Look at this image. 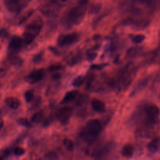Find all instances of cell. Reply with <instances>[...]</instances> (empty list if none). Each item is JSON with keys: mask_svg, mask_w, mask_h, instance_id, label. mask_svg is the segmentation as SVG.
<instances>
[{"mask_svg": "<svg viewBox=\"0 0 160 160\" xmlns=\"http://www.w3.org/2000/svg\"><path fill=\"white\" fill-rule=\"evenodd\" d=\"M86 4L87 0H81L77 6L72 8L67 13L65 19L68 24H77L82 20L85 13Z\"/></svg>", "mask_w": 160, "mask_h": 160, "instance_id": "obj_1", "label": "cell"}, {"mask_svg": "<svg viewBox=\"0 0 160 160\" xmlns=\"http://www.w3.org/2000/svg\"><path fill=\"white\" fill-rule=\"evenodd\" d=\"M42 28V21L40 19H36L29 24L23 34L24 41L27 44L32 42L39 34Z\"/></svg>", "mask_w": 160, "mask_h": 160, "instance_id": "obj_2", "label": "cell"}, {"mask_svg": "<svg viewBox=\"0 0 160 160\" xmlns=\"http://www.w3.org/2000/svg\"><path fill=\"white\" fill-rule=\"evenodd\" d=\"M29 0H5L4 4L11 12H17L20 11L28 4Z\"/></svg>", "mask_w": 160, "mask_h": 160, "instance_id": "obj_3", "label": "cell"}, {"mask_svg": "<svg viewBox=\"0 0 160 160\" xmlns=\"http://www.w3.org/2000/svg\"><path fill=\"white\" fill-rule=\"evenodd\" d=\"M79 39L78 34L76 33H71L61 36L59 38L58 43L60 46H67L71 45Z\"/></svg>", "mask_w": 160, "mask_h": 160, "instance_id": "obj_4", "label": "cell"}, {"mask_svg": "<svg viewBox=\"0 0 160 160\" xmlns=\"http://www.w3.org/2000/svg\"><path fill=\"white\" fill-rule=\"evenodd\" d=\"M86 128L87 132L92 136H94L101 131V124L98 119H90L86 122Z\"/></svg>", "mask_w": 160, "mask_h": 160, "instance_id": "obj_5", "label": "cell"}, {"mask_svg": "<svg viewBox=\"0 0 160 160\" xmlns=\"http://www.w3.org/2000/svg\"><path fill=\"white\" fill-rule=\"evenodd\" d=\"M72 113V109L68 106L63 107L56 112L57 119L62 123H66Z\"/></svg>", "mask_w": 160, "mask_h": 160, "instance_id": "obj_6", "label": "cell"}, {"mask_svg": "<svg viewBox=\"0 0 160 160\" xmlns=\"http://www.w3.org/2000/svg\"><path fill=\"white\" fill-rule=\"evenodd\" d=\"M44 74V71L43 69H38L32 71L29 75H28L26 77L25 80L29 83H35L41 80L43 78Z\"/></svg>", "mask_w": 160, "mask_h": 160, "instance_id": "obj_7", "label": "cell"}, {"mask_svg": "<svg viewBox=\"0 0 160 160\" xmlns=\"http://www.w3.org/2000/svg\"><path fill=\"white\" fill-rule=\"evenodd\" d=\"M145 112L149 120L154 121L159 116L160 110L157 106L154 104H149L146 107Z\"/></svg>", "mask_w": 160, "mask_h": 160, "instance_id": "obj_8", "label": "cell"}, {"mask_svg": "<svg viewBox=\"0 0 160 160\" xmlns=\"http://www.w3.org/2000/svg\"><path fill=\"white\" fill-rule=\"evenodd\" d=\"M22 42L23 41L21 38L18 37L14 38L9 44V49L12 52L18 51L21 48Z\"/></svg>", "mask_w": 160, "mask_h": 160, "instance_id": "obj_9", "label": "cell"}, {"mask_svg": "<svg viewBox=\"0 0 160 160\" xmlns=\"http://www.w3.org/2000/svg\"><path fill=\"white\" fill-rule=\"evenodd\" d=\"M6 104L11 109H16L20 106V101L19 99L14 97H9L5 99Z\"/></svg>", "mask_w": 160, "mask_h": 160, "instance_id": "obj_10", "label": "cell"}, {"mask_svg": "<svg viewBox=\"0 0 160 160\" xmlns=\"http://www.w3.org/2000/svg\"><path fill=\"white\" fill-rule=\"evenodd\" d=\"M91 106L93 109L98 112H102L104 111L105 106L103 102L99 99H93L91 102Z\"/></svg>", "mask_w": 160, "mask_h": 160, "instance_id": "obj_11", "label": "cell"}, {"mask_svg": "<svg viewBox=\"0 0 160 160\" xmlns=\"http://www.w3.org/2000/svg\"><path fill=\"white\" fill-rule=\"evenodd\" d=\"M77 94H78V91L76 90L68 92L66 94V95L64 96V98L62 99L61 103L65 104V103H68V102L72 101L75 98Z\"/></svg>", "mask_w": 160, "mask_h": 160, "instance_id": "obj_12", "label": "cell"}, {"mask_svg": "<svg viewBox=\"0 0 160 160\" xmlns=\"http://www.w3.org/2000/svg\"><path fill=\"white\" fill-rule=\"evenodd\" d=\"M134 152V148L132 147V146H131V144H126L125 145L123 148L122 149V154L123 156L124 157H131Z\"/></svg>", "mask_w": 160, "mask_h": 160, "instance_id": "obj_13", "label": "cell"}, {"mask_svg": "<svg viewBox=\"0 0 160 160\" xmlns=\"http://www.w3.org/2000/svg\"><path fill=\"white\" fill-rule=\"evenodd\" d=\"M160 145V139L159 138H156L153 139L148 144V148L151 151L154 152L158 150Z\"/></svg>", "mask_w": 160, "mask_h": 160, "instance_id": "obj_14", "label": "cell"}, {"mask_svg": "<svg viewBox=\"0 0 160 160\" xmlns=\"http://www.w3.org/2000/svg\"><path fill=\"white\" fill-rule=\"evenodd\" d=\"M63 144L65 148L69 151H72L74 149V144L73 141L70 139L65 138L63 140Z\"/></svg>", "mask_w": 160, "mask_h": 160, "instance_id": "obj_15", "label": "cell"}, {"mask_svg": "<svg viewBox=\"0 0 160 160\" xmlns=\"http://www.w3.org/2000/svg\"><path fill=\"white\" fill-rule=\"evenodd\" d=\"M9 60L11 64L15 66H19L22 64V60L19 57H18L16 56L11 55L9 58Z\"/></svg>", "mask_w": 160, "mask_h": 160, "instance_id": "obj_16", "label": "cell"}, {"mask_svg": "<svg viewBox=\"0 0 160 160\" xmlns=\"http://www.w3.org/2000/svg\"><path fill=\"white\" fill-rule=\"evenodd\" d=\"M84 81V78L82 76H79L76 77L73 79L72 82V84L74 86H79L83 84Z\"/></svg>", "mask_w": 160, "mask_h": 160, "instance_id": "obj_17", "label": "cell"}, {"mask_svg": "<svg viewBox=\"0 0 160 160\" xmlns=\"http://www.w3.org/2000/svg\"><path fill=\"white\" fill-rule=\"evenodd\" d=\"M43 118V114L40 112H36L31 118V120L34 122H39L42 120Z\"/></svg>", "mask_w": 160, "mask_h": 160, "instance_id": "obj_18", "label": "cell"}, {"mask_svg": "<svg viewBox=\"0 0 160 160\" xmlns=\"http://www.w3.org/2000/svg\"><path fill=\"white\" fill-rule=\"evenodd\" d=\"M18 122L19 124L20 125H22L23 126H25V127H31V122L27 119L26 118H19L18 119Z\"/></svg>", "mask_w": 160, "mask_h": 160, "instance_id": "obj_19", "label": "cell"}, {"mask_svg": "<svg viewBox=\"0 0 160 160\" xmlns=\"http://www.w3.org/2000/svg\"><path fill=\"white\" fill-rule=\"evenodd\" d=\"M33 96H34V93H33V91L32 90H28L26 91V92L24 93V98L25 99L27 102H31L32 101V99H33Z\"/></svg>", "mask_w": 160, "mask_h": 160, "instance_id": "obj_20", "label": "cell"}, {"mask_svg": "<svg viewBox=\"0 0 160 160\" xmlns=\"http://www.w3.org/2000/svg\"><path fill=\"white\" fill-rule=\"evenodd\" d=\"M144 39H145V37L144 35L138 34V35L135 36L132 38V41H133V42H134L136 43H139V42H141L142 41H143Z\"/></svg>", "mask_w": 160, "mask_h": 160, "instance_id": "obj_21", "label": "cell"}, {"mask_svg": "<svg viewBox=\"0 0 160 160\" xmlns=\"http://www.w3.org/2000/svg\"><path fill=\"white\" fill-rule=\"evenodd\" d=\"M14 153L17 156H21L25 153V150L21 147H18L14 149Z\"/></svg>", "mask_w": 160, "mask_h": 160, "instance_id": "obj_22", "label": "cell"}, {"mask_svg": "<svg viewBox=\"0 0 160 160\" xmlns=\"http://www.w3.org/2000/svg\"><path fill=\"white\" fill-rule=\"evenodd\" d=\"M7 73V68L4 65H0V78H3Z\"/></svg>", "mask_w": 160, "mask_h": 160, "instance_id": "obj_23", "label": "cell"}, {"mask_svg": "<svg viewBox=\"0 0 160 160\" xmlns=\"http://www.w3.org/2000/svg\"><path fill=\"white\" fill-rule=\"evenodd\" d=\"M8 35V32L4 29H0V37L4 38Z\"/></svg>", "mask_w": 160, "mask_h": 160, "instance_id": "obj_24", "label": "cell"}, {"mask_svg": "<svg viewBox=\"0 0 160 160\" xmlns=\"http://www.w3.org/2000/svg\"><path fill=\"white\" fill-rule=\"evenodd\" d=\"M46 156L48 157V158L49 159L52 160V159H53V158H55V157H56V154H54L53 152H51V154H48L46 155Z\"/></svg>", "mask_w": 160, "mask_h": 160, "instance_id": "obj_25", "label": "cell"}, {"mask_svg": "<svg viewBox=\"0 0 160 160\" xmlns=\"http://www.w3.org/2000/svg\"><path fill=\"white\" fill-rule=\"evenodd\" d=\"M61 68V66L60 65H54V66H52L50 68V70L51 71H53V70H56V69H59V68Z\"/></svg>", "mask_w": 160, "mask_h": 160, "instance_id": "obj_26", "label": "cell"}, {"mask_svg": "<svg viewBox=\"0 0 160 160\" xmlns=\"http://www.w3.org/2000/svg\"><path fill=\"white\" fill-rule=\"evenodd\" d=\"M95 56H96V54H95L91 53V54H88V58L89 60L91 61V60H92V59L94 58Z\"/></svg>", "mask_w": 160, "mask_h": 160, "instance_id": "obj_27", "label": "cell"}, {"mask_svg": "<svg viewBox=\"0 0 160 160\" xmlns=\"http://www.w3.org/2000/svg\"><path fill=\"white\" fill-rule=\"evenodd\" d=\"M3 126V120L2 119H0V129Z\"/></svg>", "mask_w": 160, "mask_h": 160, "instance_id": "obj_28", "label": "cell"}, {"mask_svg": "<svg viewBox=\"0 0 160 160\" xmlns=\"http://www.w3.org/2000/svg\"><path fill=\"white\" fill-rule=\"evenodd\" d=\"M0 160H4V159L2 156H0Z\"/></svg>", "mask_w": 160, "mask_h": 160, "instance_id": "obj_29", "label": "cell"}, {"mask_svg": "<svg viewBox=\"0 0 160 160\" xmlns=\"http://www.w3.org/2000/svg\"><path fill=\"white\" fill-rule=\"evenodd\" d=\"M61 1H62V2H65V1H68V0H60Z\"/></svg>", "mask_w": 160, "mask_h": 160, "instance_id": "obj_30", "label": "cell"}]
</instances>
